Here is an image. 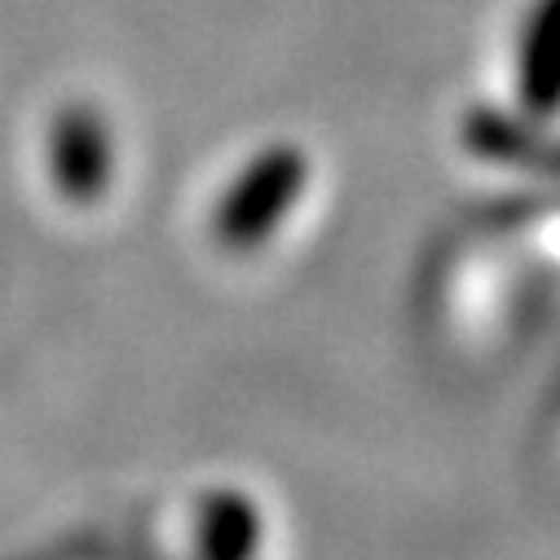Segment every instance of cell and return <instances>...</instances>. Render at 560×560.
Instances as JSON below:
<instances>
[{
  "instance_id": "1",
  "label": "cell",
  "mask_w": 560,
  "mask_h": 560,
  "mask_svg": "<svg viewBox=\"0 0 560 560\" xmlns=\"http://www.w3.org/2000/svg\"><path fill=\"white\" fill-rule=\"evenodd\" d=\"M310 186V155L301 147H265L247 160V168L225 186L212 230L230 252H256L273 238V230L292 217Z\"/></svg>"
},
{
  "instance_id": "2",
  "label": "cell",
  "mask_w": 560,
  "mask_h": 560,
  "mask_svg": "<svg viewBox=\"0 0 560 560\" xmlns=\"http://www.w3.org/2000/svg\"><path fill=\"white\" fill-rule=\"evenodd\" d=\"M45 164L49 182L62 190L67 203H97L115 182V137L102 110L71 102L49 119L45 137Z\"/></svg>"
},
{
  "instance_id": "3",
  "label": "cell",
  "mask_w": 560,
  "mask_h": 560,
  "mask_svg": "<svg viewBox=\"0 0 560 560\" xmlns=\"http://www.w3.org/2000/svg\"><path fill=\"white\" fill-rule=\"evenodd\" d=\"M265 538L260 508L243 490H212L195 521V560H256Z\"/></svg>"
},
{
  "instance_id": "4",
  "label": "cell",
  "mask_w": 560,
  "mask_h": 560,
  "mask_svg": "<svg viewBox=\"0 0 560 560\" xmlns=\"http://www.w3.org/2000/svg\"><path fill=\"white\" fill-rule=\"evenodd\" d=\"M516 75L529 110H560V0H542L525 23Z\"/></svg>"
}]
</instances>
